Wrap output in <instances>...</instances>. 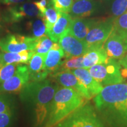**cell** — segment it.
Masks as SVG:
<instances>
[{"mask_svg": "<svg viewBox=\"0 0 127 127\" xmlns=\"http://www.w3.org/2000/svg\"><path fill=\"white\" fill-rule=\"evenodd\" d=\"M38 17H41L40 12L34 2H25L8 8L2 18L7 23H15Z\"/></svg>", "mask_w": 127, "mask_h": 127, "instance_id": "ba28073f", "label": "cell"}, {"mask_svg": "<svg viewBox=\"0 0 127 127\" xmlns=\"http://www.w3.org/2000/svg\"><path fill=\"white\" fill-rule=\"evenodd\" d=\"M19 64H7L0 68V84L14 75Z\"/></svg>", "mask_w": 127, "mask_h": 127, "instance_id": "4316f807", "label": "cell"}, {"mask_svg": "<svg viewBox=\"0 0 127 127\" xmlns=\"http://www.w3.org/2000/svg\"><path fill=\"white\" fill-rule=\"evenodd\" d=\"M78 68H84L83 56L71 57L63 61L58 71H72Z\"/></svg>", "mask_w": 127, "mask_h": 127, "instance_id": "7402d4cb", "label": "cell"}, {"mask_svg": "<svg viewBox=\"0 0 127 127\" xmlns=\"http://www.w3.org/2000/svg\"><path fill=\"white\" fill-rule=\"evenodd\" d=\"M33 51H23L19 52H6L2 51V66L7 64H28Z\"/></svg>", "mask_w": 127, "mask_h": 127, "instance_id": "d6986e66", "label": "cell"}, {"mask_svg": "<svg viewBox=\"0 0 127 127\" xmlns=\"http://www.w3.org/2000/svg\"><path fill=\"white\" fill-rule=\"evenodd\" d=\"M54 42L47 35L39 38L35 48L33 50L34 53L46 55L53 45Z\"/></svg>", "mask_w": 127, "mask_h": 127, "instance_id": "d4e9b609", "label": "cell"}, {"mask_svg": "<svg viewBox=\"0 0 127 127\" xmlns=\"http://www.w3.org/2000/svg\"><path fill=\"white\" fill-rule=\"evenodd\" d=\"M99 3L96 0H79L74 2L68 14L72 18L91 17L99 9Z\"/></svg>", "mask_w": 127, "mask_h": 127, "instance_id": "4fadbf2b", "label": "cell"}, {"mask_svg": "<svg viewBox=\"0 0 127 127\" xmlns=\"http://www.w3.org/2000/svg\"><path fill=\"white\" fill-rule=\"evenodd\" d=\"M72 19L69 14L60 12V17L56 23L47 32V35L54 42H58L62 36L69 31Z\"/></svg>", "mask_w": 127, "mask_h": 127, "instance_id": "e0dca14e", "label": "cell"}, {"mask_svg": "<svg viewBox=\"0 0 127 127\" xmlns=\"http://www.w3.org/2000/svg\"><path fill=\"white\" fill-rule=\"evenodd\" d=\"M98 115L109 127H127V83L104 87L94 98Z\"/></svg>", "mask_w": 127, "mask_h": 127, "instance_id": "6da1fadb", "label": "cell"}, {"mask_svg": "<svg viewBox=\"0 0 127 127\" xmlns=\"http://www.w3.org/2000/svg\"><path fill=\"white\" fill-rule=\"evenodd\" d=\"M71 71L87 89L93 98L97 95L104 88L92 77L87 68H78Z\"/></svg>", "mask_w": 127, "mask_h": 127, "instance_id": "9a60e30c", "label": "cell"}, {"mask_svg": "<svg viewBox=\"0 0 127 127\" xmlns=\"http://www.w3.org/2000/svg\"><path fill=\"white\" fill-rule=\"evenodd\" d=\"M38 39L19 34H8L0 40V49L2 52H6L33 51Z\"/></svg>", "mask_w": 127, "mask_h": 127, "instance_id": "52a82bcc", "label": "cell"}, {"mask_svg": "<svg viewBox=\"0 0 127 127\" xmlns=\"http://www.w3.org/2000/svg\"><path fill=\"white\" fill-rule=\"evenodd\" d=\"M60 86L49 78L29 82L19 93L20 99L31 114L33 127H42L54 96Z\"/></svg>", "mask_w": 127, "mask_h": 127, "instance_id": "7a4b0ae2", "label": "cell"}, {"mask_svg": "<svg viewBox=\"0 0 127 127\" xmlns=\"http://www.w3.org/2000/svg\"><path fill=\"white\" fill-rule=\"evenodd\" d=\"M74 1H79V0H74Z\"/></svg>", "mask_w": 127, "mask_h": 127, "instance_id": "8d00e7d4", "label": "cell"}, {"mask_svg": "<svg viewBox=\"0 0 127 127\" xmlns=\"http://www.w3.org/2000/svg\"><path fill=\"white\" fill-rule=\"evenodd\" d=\"M114 20L111 17L108 18L98 19L84 39L89 48L103 47L104 42L113 31Z\"/></svg>", "mask_w": 127, "mask_h": 127, "instance_id": "8992f818", "label": "cell"}, {"mask_svg": "<svg viewBox=\"0 0 127 127\" xmlns=\"http://www.w3.org/2000/svg\"><path fill=\"white\" fill-rule=\"evenodd\" d=\"M127 9V0H114L111 6V17L116 19Z\"/></svg>", "mask_w": 127, "mask_h": 127, "instance_id": "484cf974", "label": "cell"}, {"mask_svg": "<svg viewBox=\"0 0 127 127\" xmlns=\"http://www.w3.org/2000/svg\"><path fill=\"white\" fill-rule=\"evenodd\" d=\"M57 127H105L95 107L88 102L74 111L68 118L57 125Z\"/></svg>", "mask_w": 127, "mask_h": 127, "instance_id": "277c9868", "label": "cell"}, {"mask_svg": "<svg viewBox=\"0 0 127 127\" xmlns=\"http://www.w3.org/2000/svg\"><path fill=\"white\" fill-rule=\"evenodd\" d=\"M60 12H61L57 11L50 1H48L45 12L42 17L47 29V32L50 31L56 23L60 17Z\"/></svg>", "mask_w": 127, "mask_h": 127, "instance_id": "44dd1931", "label": "cell"}, {"mask_svg": "<svg viewBox=\"0 0 127 127\" xmlns=\"http://www.w3.org/2000/svg\"><path fill=\"white\" fill-rule=\"evenodd\" d=\"M2 66V52L0 51V68Z\"/></svg>", "mask_w": 127, "mask_h": 127, "instance_id": "d590c367", "label": "cell"}, {"mask_svg": "<svg viewBox=\"0 0 127 127\" xmlns=\"http://www.w3.org/2000/svg\"><path fill=\"white\" fill-rule=\"evenodd\" d=\"M58 43L64 52L66 59L83 56L89 50L85 41L77 39L68 31L60 39Z\"/></svg>", "mask_w": 127, "mask_h": 127, "instance_id": "7c38bea8", "label": "cell"}, {"mask_svg": "<svg viewBox=\"0 0 127 127\" xmlns=\"http://www.w3.org/2000/svg\"><path fill=\"white\" fill-rule=\"evenodd\" d=\"M50 75L47 71L42 70L40 72L30 74V82H40L47 78Z\"/></svg>", "mask_w": 127, "mask_h": 127, "instance_id": "4dcf8cb0", "label": "cell"}, {"mask_svg": "<svg viewBox=\"0 0 127 127\" xmlns=\"http://www.w3.org/2000/svg\"><path fill=\"white\" fill-rule=\"evenodd\" d=\"M28 27L31 30L32 37L39 38L47 35V29L42 17H38L32 18L28 23Z\"/></svg>", "mask_w": 127, "mask_h": 127, "instance_id": "ffe728a7", "label": "cell"}, {"mask_svg": "<svg viewBox=\"0 0 127 127\" xmlns=\"http://www.w3.org/2000/svg\"><path fill=\"white\" fill-rule=\"evenodd\" d=\"M121 74L122 77L123 78V79L125 80V79H127V69L125 68H121L120 69Z\"/></svg>", "mask_w": 127, "mask_h": 127, "instance_id": "e575fe53", "label": "cell"}, {"mask_svg": "<svg viewBox=\"0 0 127 127\" xmlns=\"http://www.w3.org/2000/svg\"><path fill=\"white\" fill-rule=\"evenodd\" d=\"M119 63L123 67L127 69V54L125 55L123 58L119 60Z\"/></svg>", "mask_w": 127, "mask_h": 127, "instance_id": "836d02e7", "label": "cell"}, {"mask_svg": "<svg viewBox=\"0 0 127 127\" xmlns=\"http://www.w3.org/2000/svg\"><path fill=\"white\" fill-rule=\"evenodd\" d=\"M57 127V126H56V127Z\"/></svg>", "mask_w": 127, "mask_h": 127, "instance_id": "74e56055", "label": "cell"}, {"mask_svg": "<svg viewBox=\"0 0 127 127\" xmlns=\"http://www.w3.org/2000/svg\"><path fill=\"white\" fill-rule=\"evenodd\" d=\"M65 57L64 52L58 42H54L51 49L48 52L44 59V70L47 71L50 75L56 72L59 69Z\"/></svg>", "mask_w": 127, "mask_h": 127, "instance_id": "5bb4252c", "label": "cell"}, {"mask_svg": "<svg viewBox=\"0 0 127 127\" xmlns=\"http://www.w3.org/2000/svg\"><path fill=\"white\" fill-rule=\"evenodd\" d=\"M15 111H8L0 114V127H9L14 118Z\"/></svg>", "mask_w": 127, "mask_h": 127, "instance_id": "f546056e", "label": "cell"}, {"mask_svg": "<svg viewBox=\"0 0 127 127\" xmlns=\"http://www.w3.org/2000/svg\"><path fill=\"white\" fill-rule=\"evenodd\" d=\"M114 30L119 34L127 35V9L124 13L114 20Z\"/></svg>", "mask_w": 127, "mask_h": 127, "instance_id": "83f0119b", "label": "cell"}, {"mask_svg": "<svg viewBox=\"0 0 127 127\" xmlns=\"http://www.w3.org/2000/svg\"><path fill=\"white\" fill-rule=\"evenodd\" d=\"M54 8L58 11L69 13L74 0H49Z\"/></svg>", "mask_w": 127, "mask_h": 127, "instance_id": "f1b7e54d", "label": "cell"}, {"mask_svg": "<svg viewBox=\"0 0 127 127\" xmlns=\"http://www.w3.org/2000/svg\"><path fill=\"white\" fill-rule=\"evenodd\" d=\"M26 0H0V3L5 5H18L22 4Z\"/></svg>", "mask_w": 127, "mask_h": 127, "instance_id": "d6a6232c", "label": "cell"}, {"mask_svg": "<svg viewBox=\"0 0 127 127\" xmlns=\"http://www.w3.org/2000/svg\"><path fill=\"white\" fill-rule=\"evenodd\" d=\"M45 55L34 53L28 64L30 74H35L44 70V59Z\"/></svg>", "mask_w": 127, "mask_h": 127, "instance_id": "603a6c76", "label": "cell"}, {"mask_svg": "<svg viewBox=\"0 0 127 127\" xmlns=\"http://www.w3.org/2000/svg\"><path fill=\"white\" fill-rule=\"evenodd\" d=\"M29 82L30 72L28 66L19 64L14 75L0 84V94H19Z\"/></svg>", "mask_w": 127, "mask_h": 127, "instance_id": "9c48e42d", "label": "cell"}, {"mask_svg": "<svg viewBox=\"0 0 127 127\" xmlns=\"http://www.w3.org/2000/svg\"><path fill=\"white\" fill-rule=\"evenodd\" d=\"M103 48L108 58L120 60L127 54V35L119 34L113 30Z\"/></svg>", "mask_w": 127, "mask_h": 127, "instance_id": "30bf717a", "label": "cell"}, {"mask_svg": "<svg viewBox=\"0 0 127 127\" xmlns=\"http://www.w3.org/2000/svg\"><path fill=\"white\" fill-rule=\"evenodd\" d=\"M121 65L117 60L108 58L107 61L88 68L92 77L103 87L125 81L121 74Z\"/></svg>", "mask_w": 127, "mask_h": 127, "instance_id": "5b68a950", "label": "cell"}, {"mask_svg": "<svg viewBox=\"0 0 127 127\" xmlns=\"http://www.w3.org/2000/svg\"><path fill=\"white\" fill-rule=\"evenodd\" d=\"M88 101L72 89L60 87L54 96L42 127L57 126Z\"/></svg>", "mask_w": 127, "mask_h": 127, "instance_id": "3957f363", "label": "cell"}, {"mask_svg": "<svg viewBox=\"0 0 127 127\" xmlns=\"http://www.w3.org/2000/svg\"><path fill=\"white\" fill-rule=\"evenodd\" d=\"M48 2V0H39L38 1H35V2H34L35 5L36 6V7L37 8L39 12H40L41 17H43L44 14H45L46 9H47Z\"/></svg>", "mask_w": 127, "mask_h": 127, "instance_id": "1f68e13d", "label": "cell"}, {"mask_svg": "<svg viewBox=\"0 0 127 127\" xmlns=\"http://www.w3.org/2000/svg\"><path fill=\"white\" fill-rule=\"evenodd\" d=\"M98 20L88 18H72L68 32L77 39L84 41L89 31Z\"/></svg>", "mask_w": 127, "mask_h": 127, "instance_id": "2e32d148", "label": "cell"}, {"mask_svg": "<svg viewBox=\"0 0 127 127\" xmlns=\"http://www.w3.org/2000/svg\"><path fill=\"white\" fill-rule=\"evenodd\" d=\"M107 53L103 47H91L83 55L84 68H88L96 65L104 63L108 59Z\"/></svg>", "mask_w": 127, "mask_h": 127, "instance_id": "ac0fdd59", "label": "cell"}, {"mask_svg": "<svg viewBox=\"0 0 127 127\" xmlns=\"http://www.w3.org/2000/svg\"><path fill=\"white\" fill-rule=\"evenodd\" d=\"M50 78L55 81L60 87L72 89L87 99L90 100L93 98L87 89L71 71H58L51 74Z\"/></svg>", "mask_w": 127, "mask_h": 127, "instance_id": "8fae6325", "label": "cell"}, {"mask_svg": "<svg viewBox=\"0 0 127 127\" xmlns=\"http://www.w3.org/2000/svg\"><path fill=\"white\" fill-rule=\"evenodd\" d=\"M15 102L13 96L10 94H0V114L15 111Z\"/></svg>", "mask_w": 127, "mask_h": 127, "instance_id": "cb8c5ba5", "label": "cell"}]
</instances>
